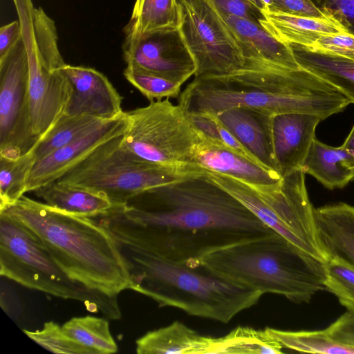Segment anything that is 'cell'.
<instances>
[{
	"instance_id": "obj_21",
	"label": "cell",
	"mask_w": 354,
	"mask_h": 354,
	"mask_svg": "<svg viewBox=\"0 0 354 354\" xmlns=\"http://www.w3.org/2000/svg\"><path fill=\"white\" fill-rule=\"evenodd\" d=\"M318 231L329 257L354 267V206L337 203L315 208Z\"/></svg>"
},
{
	"instance_id": "obj_14",
	"label": "cell",
	"mask_w": 354,
	"mask_h": 354,
	"mask_svg": "<svg viewBox=\"0 0 354 354\" xmlns=\"http://www.w3.org/2000/svg\"><path fill=\"white\" fill-rule=\"evenodd\" d=\"M63 71L73 87L64 113L91 115L105 120L124 113L122 97L103 73L91 67L67 64Z\"/></svg>"
},
{
	"instance_id": "obj_37",
	"label": "cell",
	"mask_w": 354,
	"mask_h": 354,
	"mask_svg": "<svg viewBox=\"0 0 354 354\" xmlns=\"http://www.w3.org/2000/svg\"><path fill=\"white\" fill-rule=\"evenodd\" d=\"M222 17H235L256 23L266 19L264 12L250 0H207Z\"/></svg>"
},
{
	"instance_id": "obj_15",
	"label": "cell",
	"mask_w": 354,
	"mask_h": 354,
	"mask_svg": "<svg viewBox=\"0 0 354 354\" xmlns=\"http://www.w3.org/2000/svg\"><path fill=\"white\" fill-rule=\"evenodd\" d=\"M127 126L124 113L109 120L75 142L37 160L29 174L26 192L56 181L102 143L123 134Z\"/></svg>"
},
{
	"instance_id": "obj_9",
	"label": "cell",
	"mask_w": 354,
	"mask_h": 354,
	"mask_svg": "<svg viewBox=\"0 0 354 354\" xmlns=\"http://www.w3.org/2000/svg\"><path fill=\"white\" fill-rule=\"evenodd\" d=\"M123 134L99 145L56 181L103 193L118 206L151 188L205 173L143 160L124 146Z\"/></svg>"
},
{
	"instance_id": "obj_19",
	"label": "cell",
	"mask_w": 354,
	"mask_h": 354,
	"mask_svg": "<svg viewBox=\"0 0 354 354\" xmlns=\"http://www.w3.org/2000/svg\"><path fill=\"white\" fill-rule=\"evenodd\" d=\"M245 58L289 69H299L290 46L277 39L261 23L235 17H224Z\"/></svg>"
},
{
	"instance_id": "obj_32",
	"label": "cell",
	"mask_w": 354,
	"mask_h": 354,
	"mask_svg": "<svg viewBox=\"0 0 354 354\" xmlns=\"http://www.w3.org/2000/svg\"><path fill=\"white\" fill-rule=\"evenodd\" d=\"M123 75L150 102L178 97L181 93L182 84L137 68L127 66Z\"/></svg>"
},
{
	"instance_id": "obj_5",
	"label": "cell",
	"mask_w": 354,
	"mask_h": 354,
	"mask_svg": "<svg viewBox=\"0 0 354 354\" xmlns=\"http://www.w3.org/2000/svg\"><path fill=\"white\" fill-rule=\"evenodd\" d=\"M198 259L239 284L295 303H308L325 290L326 263L275 232L215 249Z\"/></svg>"
},
{
	"instance_id": "obj_7",
	"label": "cell",
	"mask_w": 354,
	"mask_h": 354,
	"mask_svg": "<svg viewBox=\"0 0 354 354\" xmlns=\"http://www.w3.org/2000/svg\"><path fill=\"white\" fill-rule=\"evenodd\" d=\"M21 28L29 66V100L32 132L39 140L65 112L72 84L58 46L55 21L33 0H12Z\"/></svg>"
},
{
	"instance_id": "obj_24",
	"label": "cell",
	"mask_w": 354,
	"mask_h": 354,
	"mask_svg": "<svg viewBox=\"0 0 354 354\" xmlns=\"http://www.w3.org/2000/svg\"><path fill=\"white\" fill-rule=\"evenodd\" d=\"M288 44L301 68L338 88L354 104V61L310 47Z\"/></svg>"
},
{
	"instance_id": "obj_23",
	"label": "cell",
	"mask_w": 354,
	"mask_h": 354,
	"mask_svg": "<svg viewBox=\"0 0 354 354\" xmlns=\"http://www.w3.org/2000/svg\"><path fill=\"white\" fill-rule=\"evenodd\" d=\"M261 24L280 41L312 47L322 36L346 32L329 19H317L264 12Z\"/></svg>"
},
{
	"instance_id": "obj_6",
	"label": "cell",
	"mask_w": 354,
	"mask_h": 354,
	"mask_svg": "<svg viewBox=\"0 0 354 354\" xmlns=\"http://www.w3.org/2000/svg\"><path fill=\"white\" fill-rule=\"evenodd\" d=\"M0 274L26 288L83 303L91 313L120 319L118 297L91 289L72 279L41 241L6 213L0 212Z\"/></svg>"
},
{
	"instance_id": "obj_38",
	"label": "cell",
	"mask_w": 354,
	"mask_h": 354,
	"mask_svg": "<svg viewBox=\"0 0 354 354\" xmlns=\"http://www.w3.org/2000/svg\"><path fill=\"white\" fill-rule=\"evenodd\" d=\"M310 48L354 61V37L346 32L322 36Z\"/></svg>"
},
{
	"instance_id": "obj_4",
	"label": "cell",
	"mask_w": 354,
	"mask_h": 354,
	"mask_svg": "<svg viewBox=\"0 0 354 354\" xmlns=\"http://www.w3.org/2000/svg\"><path fill=\"white\" fill-rule=\"evenodd\" d=\"M115 240L128 268L131 290L160 307L228 323L263 295L215 272L198 259L177 261Z\"/></svg>"
},
{
	"instance_id": "obj_29",
	"label": "cell",
	"mask_w": 354,
	"mask_h": 354,
	"mask_svg": "<svg viewBox=\"0 0 354 354\" xmlns=\"http://www.w3.org/2000/svg\"><path fill=\"white\" fill-rule=\"evenodd\" d=\"M62 326L66 334L95 354L115 353L118 351L109 321L105 318L90 315L73 317Z\"/></svg>"
},
{
	"instance_id": "obj_34",
	"label": "cell",
	"mask_w": 354,
	"mask_h": 354,
	"mask_svg": "<svg viewBox=\"0 0 354 354\" xmlns=\"http://www.w3.org/2000/svg\"><path fill=\"white\" fill-rule=\"evenodd\" d=\"M24 332L37 344L54 353L95 354L92 350L66 334L62 326L52 321L44 323L41 329H24Z\"/></svg>"
},
{
	"instance_id": "obj_20",
	"label": "cell",
	"mask_w": 354,
	"mask_h": 354,
	"mask_svg": "<svg viewBox=\"0 0 354 354\" xmlns=\"http://www.w3.org/2000/svg\"><path fill=\"white\" fill-rule=\"evenodd\" d=\"M218 337L201 335L184 324L147 332L136 342L138 354H216Z\"/></svg>"
},
{
	"instance_id": "obj_13",
	"label": "cell",
	"mask_w": 354,
	"mask_h": 354,
	"mask_svg": "<svg viewBox=\"0 0 354 354\" xmlns=\"http://www.w3.org/2000/svg\"><path fill=\"white\" fill-rule=\"evenodd\" d=\"M127 66L183 84L196 72L194 59L179 28L147 34L122 47Z\"/></svg>"
},
{
	"instance_id": "obj_10",
	"label": "cell",
	"mask_w": 354,
	"mask_h": 354,
	"mask_svg": "<svg viewBox=\"0 0 354 354\" xmlns=\"http://www.w3.org/2000/svg\"><path fill=\"white\" fill-rule=\"evenodd\" d=\"M124 114L123 142L131 153L161 165L201 168L194 160L202 138L178 104L169 98L153 100Z\"/></svg>"
},
{
	"instance_id": "obj_2",
	"label": "cell",
	"mask_w": 354,
	"mask_h": 354,
	"mask_svg": "<svg viewBox=\"0 0 354 354\" xmlns=\"http://www.w3.org/2000/svg\"><path fill=\"white\" fill-rule=\"evenodd\" d=\"M243 68L221 76L194 77L178 97L187 114L217 113L238 106L270 115L304 113L325 120L351 100L304 68L289 69L245 58Z\"/></svg>"
},
{
	"instance_id": "obj_26",
	"label": "cell",
	"mask_w": 354,
	"mask_h": 354,
	"mask_svg": "<svg viewBox=\"0 0 354 354\" xmlns=\"http://www.w3.org/2000/svg\"><path fill=\"white\" fill-rule=\"evenodd\" d=\"M45 203L71 214L94 217L109 210L113 205L103 193L53 181L34 191Z\"/></svg>"
},
{
	"instance_id": "obj_30",
	"label": "cell",
	"mask_w": 354,
	"mask_h": 354,
	"mask_svg": "<svg viewBox=\"0 0 354 354\" xmlns=\"http://www.w3.org/2000/svg\"><path fill=\"white\" fill-rule=\"evenodd\" d=\"M283 348L266 328L239 326L218 337L216 354H281Z\"/></svg>"
},
{
	"instance_id": "obj_41",
	"label": "cell",
	"mask_w": 354,
	"mask_h": 354,
	"mask_svg": "<svg viewBox=\"0 0 354 354\" xmlns=\"http://www.w3.org/2000/svg\"><path fill=\"white\" fill-rule=\"evenodd\" d=\"M21 37L19 21L15 20L0 28V57L4 55Z\"/></svg>"
},
{
	"instance_id": "obj_42",
	"label": "cell",
	"mask_w": 354,
	"mask_h": 354,
	"mask_svg": "<svg viewBox=\"0 0 354 354\" xmlns=\"http://www.w3.org/2000/svg\"><path fill=\"white\" fill-rule=\"evenodd\" d=\"M342 145L354 153V124Z\"/></svg>"
},
{
	"instance_id": "obj_43",
	"label": "cell",
	"mask_w": 354,
	"mask_h": 354,
	"mask_svg": "<svg viewBox=\"0 0 354 354\" xmlns=\"http://www.w3.org/2000/svg\"><path fill=\"white\" fill-rule=\"evenodd\" d=\"M254 4L263 12L268 10L272 4V0H250Z\"/></svg>"
},
{
	"instance_id": "obj_1",
	"label": "cell",
	"mask_w": 354,
	"mask_h": 354,
	"mask_svg": "<svg viewBox=\"0 0 354 354\" xmlns=\"http://www.w3.org/2000/svg\"><path fill=\"white\" fill-rule=\"evenodd\" d=\"M94 218L118 241L182 261L274 232L205 173L151 188Z\"/></svg>"
},
{
	"instance_id": "obj_36",
	"label": "cell",
	"mask_w": 354,
	"mask_h": 354,
	"mask_svg": "<svg viewBox=\"0 0 354 354\" xmlns=\"http://www.w3.org/2000/svg\"><path fill=\"white\" fill-rule=\"evenodd\" d=\"M329 19L354 37V0H311Z\"/></svg>"
},
{
	"instance_id": "obj_27",
	"label": "cell",
	"mask_w": 354,
	"mask_h": 354,
	"mask_svg": "<svg viewBox=\"0 0 354 354\" xmlns=\"http://www.w3.org/2000/svg\"><path fill=\"white\" fill-rule=\"evenodd\" d=\"M107 121L91 115H69L64 113L33 148L36 161L86 136Z\"/></svg>"
},
{
	"instance_id": "obj_17",
	"label": "cell",
	"mask_w": 354,
	"mask_h": 354,
	"mask_svg": "<svg viewBox=\"0 0 354 354\" xmlns=\"http://www.w3.org/2000/svg\"><path fill=\"white\" fill-rule=\"evenodd\" d=\"M214 115L261 165L278 172L272 142L273 115L244 106L228 108Z\"/></svg>"
},
{
	"instance_id": "obj_22",
	"label": "cell",
	"mask_w": 354,
	"mask_h": 354,
	"mask_svg": "<svg viewBox=\"0 0 354 354\" xmlns=\"http://www.w3.org/2000/svg\"><path fill=\"white\" fill-rule=\"evenodd\" d=\"M302 170L328 189L342 188L354 180V153L343 145L328 146L315 137Z\"/></svg>"
},
{
	"instance_id": "obj_39",
	"label": "cell",
	"mask_w": 354,
	"mask_h": 354,
	"mask_svg": "<svg viewBox=\"0 0 354 354\" xmlns=\"http://www.w3.org/2000/svg\"><path fill=\"white\" fill-rule=\"evenodd\" d=\"M266 12L328 19L311 0H272V4Z\"/></svg>"
},
{
	"instance_id": "obj_40",
	"label": "cell",
	"mask_w": 354,
	"mask_h": 354,
	"mask_svg": "<svg viewBox=\"0 0 354 354\" xmlns=\"http://www.w3.org/2000/svg\"><path fill=\"white\" fill-rule=\"evenodd\" d=\"M326 329L339 342L354 346V313L347 310Z\"/></svg>"
},
{
	"instance_id": "obj_18",
	"label": "cell",
	"mask_w": 354,
	"mask_h": 354,
	"mask_svg": "<svg viewBox=\"0 0 354 354\" xmlns=\"http://www.w3.org/2000/svg\"><path fill=\"white\" fill-rule=\"evenodd\" d=\"M194 165L205 171L225 175L254 187L271 186L282 176L226 146L205 139L198 146Z\"/></svg>"
},
{
	"instance_id": "obj_3",
	"label": "cell",
	"mask_w": 354,
	"mask_h": 354,
	"mask_svg": "<svg viewBox=\"0 0 354 354\" xmlns=\"http://www.w3.org/2000/svg\"><path fill=\"white\" fill-rule=\"evenodd\" d=\"M1 212L35 234L72 279L110 296L131 290L130 275L118 244L96 219L64 212L24 195Z\"/></svg>"
},
{
	"instance_id": "obj_35",
	"label": "cell",
	"mask_w": 354,
	"mask_h": 354,
	"mask_svg": "<svg viewBox=\"0 0 354 354\" xmlns=\"http://www.w3.org/2000/svg\"><path fill=\"white\" fill-rule=\"evenodd\" d=\"M187 115L191 124L202 139L226 146L260 164L216 119L214 115L208 113Z\"/></svg>"
},
{
	"instance_id": "obj_33",
	"label": "cell",
	"mask_w": 354,
	"mask_h": 354,
	"mask_svg": "<svg viewBox=\"0 0 354 354\" xmlns=\"http://www.w3.org/2000/svg\"><path fill=\"white\" fill-rule=\"evenodd\" d=\"M325 290L338 299L348 311L354 313V267L337 257L326 262Z\"/></svg>"
},
{
	"instance_id": "obj_28",
	"label": "cell",
	"mask_w": 354,
	"mask_h": 354,
	"mask_svg": "<svg viewBox=\"0 0 354 354\" xmlns=\"http://www.w3.org/2000/svg\"><path fill=\"white\" fill-rule=\"evenodd\" d=\"M266 329L283 348L293 351L310 353L354 354V346L335 339L326 328L316 330Z\"/></svg>"
},
{
	"instance_id": "obj_16",
	"label": "cell",
	"mask_w": 354,
	"mask_h": 354,
	"mask_svg": "<svg viewBox=\"0 0 354 354\" xmlns=\"http://www.w3.org/2000/svg\"><path fill=\"white\" fill-rule=\"evenodd\" d=\"M323 120L314 114L286 113L272 116V142L277 171L283 177L301 169Z\"/></svg>"
},
{
	"instance_id": "obj_31",
	"label": "cell",
	"mask_w": 354,
	"mask_h": 354,
	"mask_svg": "<svg viewBox=\"0 0 354 354\" xmlns=\"http://www.w3.org/2000/svg\"><path fill=\"white\" fill-rule=\"evenodd\" d=\"M35 162L33 149L15 159L0 156V210L15 203L26 192L27 180Z\"/></svg>"
},
{
	"instance_id": "obj_12",
	"label": "cell",
	"mask_w": 354,
	"mask_h": 354,
	"mask_svg": "<svg viewBox=\"0 0 354 354\" xmlns=\"http://www.w3.org/2000/svg\"><path fill=\"white\" fill-rule=\"evenodd\" d=\"M39 140L31 125L29 66L21 37L0 57V156L17 158Z\"/></svg>"
},
{
	"instance_id": "obj_8",
	"label": "cell",
	"mask_w": 354,
	"mask_h": 354,
	"mask_svg": "<svg viewBox=\"0 0 354 354\" xmlns=\"http://www.w3.org/2000/svg\"><path fill=\"white\" fill-rule=\"evenodd\" d=\"M205 174L268 227L310 256L325 263L329 260L301 169L283 176L277 184L259 188L228 176L209 171Z\"/></svg>"
},
{
	"instance_id": "obj_11",
	"label": "cell",
	"mask_w": 354,
	"mask_h": 354,
	"mask_svg": "<svg viewBox=\"0 0 354 354\" xmlns=\"http://www.w3.org/2000/svg\"><path fill=\"white\" fill-rule=\"evenodd\" d=\"M179 29L196 64L194 77L221 76L243 68L245 57L233 32L207 0H178Z\"/></svg>"
},
{
	"instance_id": "obj_25",
	"label": "cell",
	"mask_w": 354,
	"mask_h": 354,
	"mask_svg": "<svg viewBox=\"0 0 354 354\" xmlns=\"http://www.w3.org/2000/svg\"><path fill=\"white\" fill-rule=\"evenodd\" d=\"M180 24L178 0H135L131 15L123 28L125 47L144 35Z\"/></svg>"
}]
</instances>
